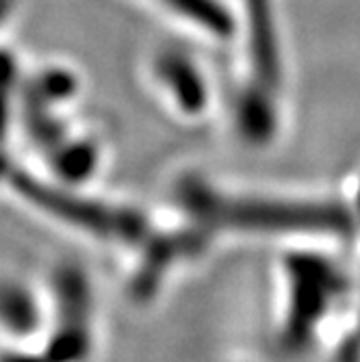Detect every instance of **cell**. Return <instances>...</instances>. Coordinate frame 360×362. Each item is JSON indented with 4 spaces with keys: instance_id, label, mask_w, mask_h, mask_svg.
Returning a JSON list of instances; mask_svg holds the SVG:
<instances>
[{
    "instance_id": "6da1fadb",
    "label": "cell",
    "mask_w": 360,
    "mask_h": 362,
    "mask_svg": "<svg viewBox=\"0 0 360 362\" xmlns=\"http://www.w3.org/2000/svg\"><path fill=\"white\" fill-rule=\"evenodd\" d=\"M158 3L215 35H228L233 28V18L226 7L219 5V0H158Z\"/></svg>"
}]
</instances>
